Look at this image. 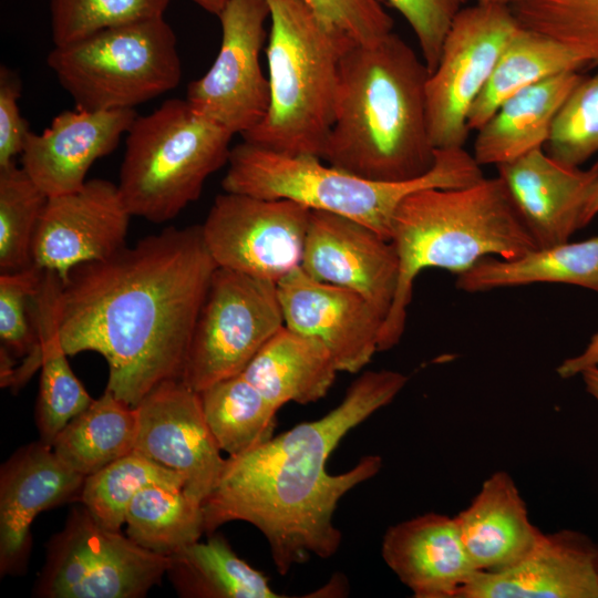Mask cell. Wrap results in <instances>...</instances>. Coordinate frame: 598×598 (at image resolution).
I'll list each match as a JSON object with an SVG mask.
<instances>
[{
	"label": "cell",
	"instance_id": "6da1fadb",
	"mask_svg": "<svg viewBox=\"0 0 598 598\" xmlns=\"http://www.w3.org/2000/svg\"><path fill=\"white\" fill-rule=\"evenodd\" d=\"M216 268L202 225L168 227L73 268L59 298L65 352L101 354L106 390L136 406L159 383L182 378Z\"/></svg>",
	"mask_w": 598,
	"mask_h": 598
},
{
	"label": "cell",
	"instance_id": "7a4b0ae2",
	"mask_svg": "<svg viewBox=\"0 0 598 598\" xmlns=\"http://www.w3.org/2000/svg\"><path fill=\"white\" fill-rule=\"evenodd\" d=\"M406 382L398 371H365L322 417L226 458L217 486L203 504L205 533L212 535L233 520L254 525L266 537L281 575L311 555H334L342 542L333 525L337 505L380 472L382 458L365 455L340 474L328 473L327 461L349 431L390 404Z\"/></svg>",
	"mask_w": 598,
	"mask_h": 598
},
{
	"label": "cell",
	"instance_id": "3957f363",
	"mask_svg": "<svg viewBox=\"0 0 598 598\" xmlns=\"http://www.w3.org/2000/svg\"><path fill=\"white\" fill-rule=\"evenodd\" d=\"M429 70L398 34L343 53L333 122L321 159L354 175L401 182L427 173L434 148L427 123Z\"/></svg>",
	"mask_w": 598,
	"mask_h": 598
},
{
	"label": "cell",
	"instance_id": "277c9868",
	"mask_svg": "<svg viewBox=\"0 0 598 598\" xmlns=\"http://www.w3.org/2000/svg\"><path fill=\"white\" fill-rule=\"evenodd\" d=\"M391 240L399 257V280L379 352L400 342L413 283L423 269L460 275L484 257L511 259L537 248L498 176L461 188H425L409 195L395 212Z\"/></svg>",
	"mask_w": 598,
	"mask_h": 598
},
{
	"label": "cell",
	"instance_id": "5b68a950",
	"mask_svg": "<svg viewBox=\"0 0 598 598\" xmlns=\"http://www.w3.org/2000/svg\"><path fill=\"white\" fill-rule=\"evenodd\" d=\"M221 181L224 192L265 199H289L310 210L359 221L391 240L400 204L425 188H461L484 178L464 147L436 150L424 175L401 182L368 179L308 154H289L247 141L231 147Z\"/></svg>",
	"mask_w": 598,
	"mask_h": 598
},
{
	"label": "cell",
	"instance_id": "8992f818",
	"mask_svg": "<svg viewBox=\"0 0 598 598\" xmlns=\"http://www.w3.org/2000/svg\"><path fill=\"white\" fill-rule=\"evenodd\" d=\"M270 102L244 141L321 158L334 114L340 63L352 42L306 0H267Z\"/></svg>",
	"mask_w": 598,
	"mask_h": 598
},
{
	"label": "cell",
	"instance_id": "52a82bcc",
	"mask_svg": "<svg viewBox=\"0 0 598 598\" xmlns=\"http://www.w3.org/2000/svg\"><path fill=\"white\" fill-rule=\"evenodd\" d=\"M233 134L169 99L137 115L125 141L118 189L132 216L155 224L175 218L227 164Z\"/></svg>",
	"mask_w": 598,
	"mask_h": 598
},
{
	"label": "cell",
	"instance_id": "ba28073f",
	"mask_svg": "<svg viewBox=\"0 0 598 598\" xmlns=\"http://www.w3.org/2000/svg\"><path fill=\"white\" fill-rule=\"evenodd\" d=\"M47 61L75 107L90 111L134 109L182 78L176 35L164 17L54 45Z\"/></svg>",
	"mask_w": 598,
	"mask_h": 598
},
{
	"label": "cell",
	"instance_id": "9c48e42d",
	"mask_svg": "<svg viewBox=\"0 0 598 598\" xmlns=\"http://www.w3.org/2000/svg\"><path fill=\"white\" fill-rule=\"evenodd\" d=\"M283 326L276 282L217 267L195 323L181 380L199 393L241 373Z\"/></svg>",
	"mask_w": 598,
	"mask_h": 598
},
{
	"label": "cell",
	"instance_id": "30bf717a",
	"mask_svg": "<svg viewBox=\"0 0 598 598\" xmlns=\"http://www.w3.org/2000/svg\"><path fill=\"white\" fill-rule=\"evenodd\" d=\"M168 556L100 525L83 506L48 543L34 594L45 598H141L158 585Z\"/></svg>",
	"mask_w": 598,
	"mask_h": 598
},
{
	"label": "cell",
	"instance_id": "8fae6325",
	"mask_svg": "<svg viewBox=\"0 0 598 598\" xmlns=\"http://www.w3.org/2000/svg\"><path fill=\"white\" fill-rule=\"evenodd\" d=\"M519 28L511 8L504 6H466L455 17L425 86L435 150L463 147L471 107Z\"/></svg>",
	"mask_w": 598,
	"mask_h": 598
},
{
	"label": "cell",
	"instance_id": "7c38bea8",
	"mask_svg": "<svg viewBox=\"0 0 598 598\" xmlns=\"http://www.w3.org/2000/svg\"><path fill=\"white\" fill-rule=\"evenodd\" d=\"M310 209L289 199L219 194L202 225L217 267L278 282L300 267Z\"/></svg>",
	"mask_w": 598,
	"mask_h": 598
},
{
	"label": "cell",
	"instance_id": "4fadbf2b",
	"mask_svg": "<svg viewBox=\"0 0 598 598\" xmlns=\"http://www.w3.org/2000/svg\"><path fill=\"white\" fill-rule=\"evenodd\" d=\"M217 17L218 54L209 70L188 84L186 101L197 114L243 136L269 107V81L260 65L269 7L267 0H228Z\"/></svg>",
	"mask_w": 598,
	"mask_h": 598
},
{
	"label": "cell",
	"instance_id": "5bb4252c",
	"mask_svg": "<svg viewBox=\"0 0 598 598\" xmlns=\"http://www.w3.org/2000/svg\"><path fill=\"white\" fill-rule=\"evenodd\" d=\"M134 451L179 474L184 492L202 505L217 486L226 458L206 422L200 395L181 379L167 380L136 405Z\"/></svg>",
	"mask_w": 598,
	"mask_h": 598
},
{
	"label": "cell",
	"instance_id": "9a60e30c",
	"mask_svg": "<svg viewBox=\"0 0 598 598\" xmlns=\"http://www.w3.org/2000/svg\"><path fill=\"white\" fill-rule=\"evenodd\" d=\"M131 217L118 186L106 179H89L75 192L50 196L34 234L32 264L64 282L73 268L125 247Z\"/></svg>",
	"mask_w": 598,
	"mask_h": 598
},
{
	"label": "cell",
	"instance_id": "2e32d148",
	"mask_svg": "<svg viewBox=\"0 0 598 598\" xmlns=\"http://www.w3.org/2000/svg\"><path fill=\"white\" fill-rule=\"evenodd\" d=\"M285 326L320 341L339 372L357 373L379 352L384 317L359 293L295 268L277 282Z\"/></svg>",
	"mask_w": 598,
	"mask_h": 598
},
{
	"label": "cell",
	"instance_id": "e0dca14e",
	"mask_svg": "<svg viewBox=\"0 0 598 598\" xmlns=\"http://www.w3.org/2000/svg\"><path fill=\"white\" fill-rule=\"evenodd\" d=\"M300 267L318 281L359 293L386 318L398 287L399 257L392 240L370 227L311 210Z\"/></svg>",
	"mask_w": 598,
	"mask_h": 598
},
{
	"label": "cell",
	"instance_id": "ac0fdd59",
	"mask_svg": "<svg viewBox=\"0 0 598 598\" xmlns=\"http://www.w3.org/2000/svg\"><path fill=\"white\" fill-rule=\"evenodd\" d=\"M84 476L66 466L42 441L18 448L0 470V575L24 573L38 514L80 502Z\"/></svg>",
	"mask_w": 598,
	"mask_h": 598
},
{
	"label": "cell",
	"instance_id": "d6986e66",
	"mask_svg": "<svg viewBox=\"0 0 598 598\" xmlns=\"http://www.w3.org/2000/svg\"><path fill=\"white\" fill-rule=\"evenodd\" d=\"M136 116L134 109L64 111L41 134L29 133L21 167L48 197L75 192L93 163L116 148Z\"/></svg>",
	"mask_w": 598,
	"mask_h": 598
},
{
	"label": "cell",
	"instance_id": "ffe728a7",
	"mask_svg": "<svg viewBox=\"0 0 598 598\" xmlns=\"http://www.w3.org/2000/svg\"><path fill=\"white\" fill-rule=\"evenodd\" d=\"M457 598H598V547L576 530L543 533L519 561L477 573Z\"/></svg>",
	"mask_w": 598,
	"mask_h": 598
},
{
	"label": "cell",
	"instance_id": "44dd1931",
	"mask_svg": "<svg viewBox=\"0 0 598 598\" xmlns=\"http://www.w3.org/2000/svg\"><path fill=\"white\" fill-rule=\"evenodd\" d=\"M496 167L537 247L569 241L581 228L598 163L584 171L557 162L540 147Z\"/></svg>",
	"mask_w": 598,
	"mask_h": 598
},
{
	"label": "cell",
	"instance_id": "7402d4cb",
	"mask_svg": "<svg viewBox=\"0 0 598 598\" xmlns=\"http://www.w3.org/2000/svg\"><path fill=\"white\" fill-rule=\"evenodd\" d=\"M382 557L416 598H457L478 573L454 517L427 513L388 528Z\"/></svg>",
	"mask_w": 598,
	"mask_h": 598
},
{
	"label": "cell",
	"instance_id": "603a6c76",
	"mask_svg": "<svg viewBox=\"0 0 598 598\" xmlns=\"http://www.w3.org/2000/svg\"><path fill=\"white\" fill-rule=\"evenodd\" d=\"M476 570L513 566L536 545L543 532L529 519L514 480L504 471L486 478L470 505L454 516Z\"/></svg>",
	"mask_w": 598,
	"mask_h": 598
},
{
	"label": "cell",
	"instance_id": "cb8c5ba5",
	"mask_svg": "<svg viewBox=\"0 0 598 598\" xmlns=\"http://www.w3.org/2000/svg\"><path fill=\"white\" fill-rule=\"evenodd\" d=\"M581 79L578 72H565L508 96L477 130L475 161L497 166L544 147L559 109Z\"/></svg>",
	"mask_w": 598,
	"mask_h": 598
},
{
	"label": "cell",
	"instance_id": "d4e9b609",
	"mask_svg": "<svg viewBox=\"0 0 598 598\" xmlns=\"http://www.w3.org/2000/svg\"><path fill=\"white\" fill-rule=\"evenodd\" d=\"M60 277L50 270L33 297L31 316L41 349V375L35 409L40 441L51 445L56 435L94 399L73 373L59 332Z\"/></svg>",
	"mask_w": 598,
	"mask_h": 598
},
{
	"label": "cell",
	"instance_id": "484cf974",
	"mask_svg": "<svg viewBox=\"0 0 598 598\" xmlns=\"http://www.w3.org/2000/svg\"><path fill=\"white\" fill-rule=\"evenodd\" d=\"M338 372L320 341L283 326L241 374L280 409L287 402L308 404L324 398Z\"/></svg>",
	"mask_w": 598,
	"mask_h": 598
},
{
	"label": "cell",
	"instance_id": "4316f807",
	"mask_svg": "<svg viewBox=\"0 0 598 598\" xmlns=\"http://www.w3.org/2000/svg\"><path fill=\"white\" fill-rule=\"evenodd\" d=\"M567 283L598 293V236L537 247L504 259L487 256L457 275V289L482 292L532 283Z\"/></svg>",
	"mask_w": 598,
	"mask_h": 598
},
{
	"label": "cell",
	"instance_id": "83f0119b",
	"mask_svg": "<svg viewBox=\"0 0 598 598\" xmlns=\"http://www.w3.org/2000/svg\"><path fill=\"white\" fill-rule=\"evenodd\" d=\"M137 425L136 406L105 389L64 426L52 448L66 466L86 477L134 451Z\"/></svg>",
	"mask_w": 598,
	"mask_h": 598
},
{
	"label": "cell",
	"instance_id": "f1b7e54d",
	"mask_svg": "<svg viewBox=\"0 0 598 598\" xmlns=\"http://www.w3.org/2000/svg\"><path fill=\"white\" fill-rule=\"evenodd\" d=\"M587 65L586 60L564 43L520 27L472 105L468 130L477 131L515 92L560 73L578 72Z\"/></svg>",
	"mask_w": 598,
	"mask_h": 598
},
{
	"label": "cell",
	"instance_id": "f546056e",
	"mask_svg": "<svg viewBox=\"0 0 598 598\" xmlns=\"http://www.w3.org/2000/svg\"><path fill=\"white\" fill-rule=\"evenodd\" d=\"M166 575L185 598H281L268 578L241 559L220 535L168 556Z\"/></svg>",
	"mask_w": 598,
	"mask_h": 598
},
{
	"label": "cell",
	"instance_id": "4dcf8cb0",
	"mask_svg": "<svg viewBox=\"0 0 598 598\" xmlns=\"http://www.w3.org/2000/svg\"><path fill=\"white\" fill-rule=\"evenodd\" d=\"M206 422L221 451L238 456L274 437L276 413L241 373L199 392Z\"/></svg>",
	"mask_w": 598,
	"mask_h": 598
},
{
	"label": "cell",
	"instance_id": "1f68e13d",
	"mask_svg": "<svg viewBox=\"0 0 598 598\" xmlns=\"http://www.w3.org/2000/svg\"><path fill=\"white\" fill-rule=\"evenodd\" d=\"M126 534L153 553L171 556L205 533L203 505L182 487L153 484L132 499L125 516Z\"/></svg>",
	"mask_w": 598,
	"mask_h": 598
},
{
	"label": "cell",
	"instance_id": "d6a6232c",
	"mask_svg": "<svg viewBox=\"0 0 598 598\" xmlns=\"http://www.w3.org/2000/svg\"><path fill=\"white\" fill-rule=\"evenodd\" d=\"M153 484L183 488L184 480L133 451L86 476L80 502L100 525L121 532L134 496Z\"/></svg>",
	"mask_w": 598,
	"mask_h": 598
},
{
	"label": "cell",
	"instance_id": "836d02e7",
	"mask_svg": "<svg viewBox=\"0 0 598 598\" xmlns=\"http://www.w3.org/2000/svg\"><path fill=\"white\" fill-rule=\"evenodd\" d=\"M44 270L31 265L0 274V339L14 358H22L8 388L17 392L41 367V349L31 316L32 300Z\"/></svg>",
	"mask_w": 598,
	"mask_h": 598
},
{
	"label": "cell",
	"instance_id": "e575fe53",
	"mask_svg": "<svg viewBox=\"0 0 598 598\" xmlns=\"http://www.w3.org/2000/svg\"><path fill=\"white\" fill-rule=\"evenodd\" d=\"M47 200L48 195L22 167L0 168L1 272L33 265V238Z\"/></svg>",
	"mask_w": 598,
	"mask_h": 598
},
{
	"label": "cell",
	"instance_id": "d590c367",
	"mask_svg": "<svg viewBox=\"0 0 598 598\" xmlns=\"http://www.w3.org/2000/svg\"><path fill=\"white\" fill-rule=\"evenodd\" d=\"M524 29L569 47L589 65L598 64V0H513Z\"/></svg>",
	"mask_w": 598,
	"mask_h": 598
},
{
	"label": "cell",
	"instance_id": "8d00e7d4",
	"mask_svg": "<svg viewBox=\"0 0 598 598\" xmlns=\"http://www.w3.org/2000/svg\"><path fill=\"white\" fill-rule=\"evenodd\" d=\"M172 0H50L54 45L100 30L164 17Z\"/></svg>",
	"mask_w": 598,
	"mask_h": 598
},
{
	"label": "cell",
	"instance_id": "74e56055",
	"mask_svg": "<svg viewBox=\"0 0 598 598\" xmlns=\"http://www.w3.org/2000/svg\"><path fill=\"white\" fill-rule=\"evenodd\" d=\"M545 146L550 157L574 167L598 152V73L582 78L569 93Z\"/></svg>",
	"mask_w": 598,
	"mask_h": 598
},
{
	"label": "cell",
	"instance_id": "f35d334b",
	"mask_svg": "<svg viewBox=\"0 0 598 598\" xmlns=\"http://www.w3.org/2000/svg\"><path fill=\"white\" fill-rule=\"evenodd\" d=\"M395 9L411 27L429 72L440 60L444 39L468 0H380Z\"/></svg>",
	"mask_w": 598,
	"mask_h": 598
},
{
	"label": "cell",
	"instance_id": "ab89813d",
	"mask_svg": "<svg viewBox=\"0 0 598 598\" xmlns=\"http://www.w3.org/2000/svg\"><path fill=\"white\" fill-rule=\"evenodd\" d=\"M330 25L357 44L373 43L393 32V19L380 0H306Z\"/></svg>",
	"mask_w": 598,
	"mask_h": 598
},
{
	"label": "cell",
	"instance_id": "60d3db41",
	"mask_svg": "<svg viewBox=\"0 0 598 598\" xmlns=\"http://www.w3.org/2000/svg\"><path fill=\"white\" fill-rule=\"evenodd\" d=\"M21 82L18 75L2 65L0 68V168L14 164L21 155L30 133L22 117L18 100Z\"/></svg>",
	"mask_w": 598,
	"mask_h": 598
},
{
	"label": "cell",
	"instance_id": "b9f144b4",
	"mask_svg": "<svg viewBox=\"0 0 598 598\" xmlns=\"http://www.w3.org/2000/svg\"><path fill=\"white\" fill-rule=\"evenodd\" d=\"M592 367H598V331L591 336L580 353L564 360L556 372L561 379H570Z\"/></svg>",
	"mask_w": 598,
	"mask_h": 598
},
{
	"label": "cell",
	"instance_id": "7bdbcfd3",
	"mask_svg": "<svg viewBox=\"0 0 598 598\" xmlns=\"http://www.w3.org/2000/svg\"><path fill=\"white\" fill-rule=\"evenodd\" d=\"M598 163V162H597ZM598 215V177L594 184L589 199L581 216V228L588 225Z\"/></svg>",
	"mask_w": 598,
	"mask_h": 598
},
{
	"label": "cell",
	"instance_id": "ee69618b",
	"mask_svg": "<svg viewBox=\"0 0 598 598\" xmlns=\"http://www.w3.org/2000/svg\"><path fill=\"white\" fill-rule=\"evenodd\" d=\"M580 377L586 391L598 402V367L585 370Z\"/></svg>",
	"mask_w": 598,
	"mask_h": 598
},
{
	"label": "cell",
	"instance_id": "f6af8a7d",
	"mask_svg": "<svg viewBox=\"0 0 598 598\" xmlns=\"http://www.w3.org/2000/svg\"><path fill=\"white\" fill-rule=\"evenodd\" d=\"M206 12L218 16L228 0H190Z\"/></svg>",
	"mask_w": 598,
	"mask_h": 598
},
{
	"label": "cell",
	"instance_id": "bcb514c9",
	"mask_svg": "<svg viewBox=\"0 0 598 598\" xmlns=\"http://www.w3.org/2000/svg\"><path fill=\"white\" fill-rule=\"evenodd\" d=\"M513 0H476V3L509 7Z\"/></svg>",
	"mask_w": 598,
	"mask_h": 598
}]
</instances>
